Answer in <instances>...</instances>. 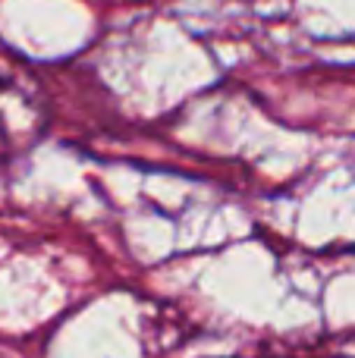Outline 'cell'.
I'll return each mask as SVG.
<instances>
[]
</instances>
